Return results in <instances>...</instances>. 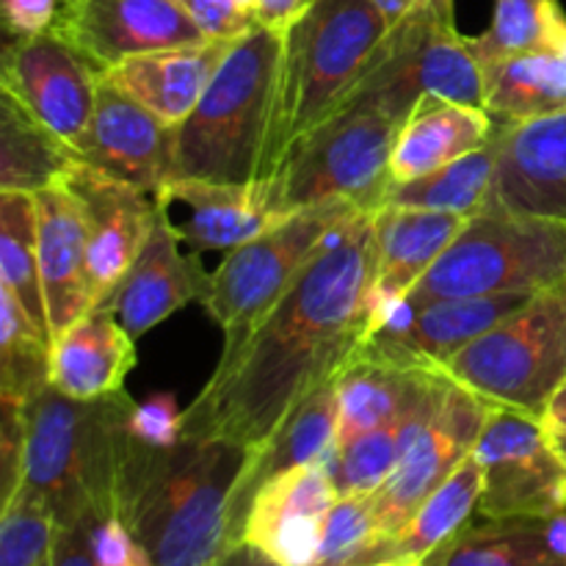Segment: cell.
Masks as SVG:
<instances>
[{"label": "cell", "mask_w": 566, "mask_h": 566, "mask_svg": "<svg viewBox=\"0 0 566 566\" xmlns=\"http://www.w3.org/2000/svg\"><path fill=\"white\" fill-rule=\"evenodd\" d=\"M92 556L97 566H155L142 542L119 517L92 525Z\"/></svg>", "instance_id": "obj_40"}, {"label": "cell", "mask_w": 566, "mask_h": 566, "mask_svg": "<svg viewBox=\"0 0 566 566\" xmlns=\"http://www.w3.org/2000/svg\"><path fill=\"white\" fill-rule=\"evenodd\" d=\"M81 155L0 92V191L39 193L64 182Z\"/></svg>", "instance_id": "obj_30"}, {"label": "cell", "mask_w": 566, "mask_h": 566, "mask_svg": "<svg viewBox=\"0 0 566 566\" xmlns=\"http://www.w3.org/2000/svg\"><path fill=\"white\" fill-rule=\"evenodd\" d=\"M160 219L197 252H232L291 219L263 182H210L175 177L155 193Z\"/></svg>", "instance_id": "obj_14"}, {"label": "cell", "mask_w": 566, "mask_h": 566, "mask_svg": "<svg viewBox=\"0 0 566 566\" xmlns=\"http://www.w3.org/2000/svg\"><path fill=\"white\" fill-rule=\"evenodd\" d=\"M97 520H81L55 528L53 566H97L92 556V525Z\"/></svg>", "instance_id": "obj_42"}, {"label": "cell", "mask_w": 566, "mask_h": 566, "mask_svg": "<svg viewBox=\"0 0 566 566\" xmlns=\"http://www.w3.org/2000/svg\"><path fill=\"white\" fill-rule=\"evenodd\" d=\"M182 420H186V409L177 407V398L171 392H160L149 401L136 403L133 431L144 446L171 448L182 440Z\"/></svg>", "instance_id": "obj_38"}, {"label": "cell", "mask_w": 566, "mask_h": 566, "mask_svg": "<svg viewBox=\"0 0 566 566\" xmlns=\"http://www.w3.org/2000/svg\"><path fill=\"white\" fill-rule=\"evenodd\" d=\"M337 429H340V396H337V376H332L282 420L280 429L258 451L249 453L230 501V547L241 542V525L254 492L285 470L329 462L337 448Z\"/></svg>", "instance_id": "obj_20"}, {"label": "cell", "mask_w": 566, "mask_h": 566, "mask_svg": "<svg viewBox=\"0 0 566 566\" xmlns=\"http://www.w3.org/2000/svg\"><path fill=\"white\" fill-rule=\"evenodd\" d=\"M64 186L77 199L86 230L94 307H105L147 243L158 221V205L153 193L116 180L83 160L72 166Z\"/></svg>", "instance_id": "obj_13"}, {"label": "cell", "mask_w": 566, "mask_h": 566, "mask_svg": "<svg viewBox=\"0 0 566 566\" xmlns=\"http://www.w3.org/2000/svg\"><path fill=\"white\" fill-rule=\"evenodd\" d=\"M205 39H241L254 25V14L238 0H177Z\"/></svg>", "instance_id": "obj_39"}, {"label": "cell", "mask_w": 566, "mask_h": 566, "mask_svg": "<svg viewBox=\"0 0 566 566\" xmlns=\"http://www.w3.org/2000/svg\"><path fill=\"white\" fill-rule=\"evenodd\" d=\"M335 501L337 490L326 462L285 470L254 492L241 542L282 566H315Z\"/></svg>", "instance_id": "obj_16"}, {"label": "cell", "mask_w": 566, "mask_h": 566, "mask_svg": "<svg viewBox=\"0 0 566 566\" xmlns=\"http://www.w3.org/2000/svg\"><path fill=\"white\" fill-rule=\"evenodd\" d=\"M99 70L59 33L9 39L0 59V92L70 144L77 155L86 144L97 105ZM83 160V158H81Z\"/></svg>", "instance_id": "obj_12"}, {"label": "cell", "mask_w": 566, "mask_h": 566, "mask_svg": "<svg viewBox=\"0 0 566 566\" xmlns=\"http://www.w3.org/2000/svg\"><path fill=\"white\" fill-rule=\"evenodd\" d=\"M407 119V111L381 94L354 88L352 97L287 155L271 180L280 208L296 213L329 199H348L368 213L385 208L392 188V149Z\"/></svg>", "instance_id": "obj_6"}, {"label": "cell", "mask_w": 566, "mask_h": 566, "mask_svg": "<svg viewBox=\"0 0 566 566\" xmlns=\"http://www.w3.org/2000/svg\"><path fill=\"white\" fill-rule=\"evenodd\" d=\"M238 3H241L243 9H249L254 14V6H258V0H238Z\"/></svg>", "instance_id": "obj_50"}, {"label": "cell", "mask_w": 566, "mask_h": 566, "mask_svg": "<svg viewBox=\"0 0 566 566\" xmlns=\"http://www.w3.org/2000/svg\"><path fill=\"white\" fill-rule=\"evenodd\" d=\"M495 155L490 208L566 219V111L497 125Z\"/></svg>", "instance_id": "obj_18"}, {"label": "cell", "mask_w": 566, "mask_h": 566, "mask_svg": "<svg viewBox=\"0 0 566 566\" xmlns=\"http://www.w3.org/2000/svg\"><path fill=\"white\" fill-rule=\"evenodd\" d=\"M0 11L6 33L11 39H28L53 31L61 0H0Z\"/></svg>", "instance_id": "obj_41"}, {"label": "cell", "mask_w": 566, "mask_h": 566, "mask_svg": "<svg viewBox=\"0 0 566 566\" xmlns=\"http://www.w3.org/2000/svg\"><path fill=\"white\" fill-rule=\"evenodd\" d=\"M235 42L238 39H205L186 48L133 55L99 72V77L166 125L180 127L199 105L205 88Z\"/></svg>", "instance_id": "obj_21"}, {"label": "cell", "mask_w": 566, "mask_h": 566, "mask_svg": "<svg viewBox=\"0 0 566 566\" xmlns=\"http://www.w3.org/2000/svg\"><path fill=\"white\" fill-rule=\"evenodd\" d=\"M525 293H495V296L437 298L415 307L412 318L392 335H363V346L385 354L403 365L446 368L462 348L501 324L509 313L528 302Z\"/></svg>", "instance_id": "obj_22"}, {"label": "cell", "mask_w": 566, "mask_h": 566, "mask_svg": "<svg viewBox=\"0 0 566 566\" xmlns=\"http://www.w3.org/2000/svg\"><path fill=\"white\" fill-rule=\"evenodd\" d=\"M545 9L547 0H495L492 25L481 36H470L481 66L545 50Z\"/></svg>", "instance_id": "obj_36"}, {"label": "cell", "mask_w": 566, "mask_h": 566, "mask_svg": "<svg viewBox=\"0 0 566 566\" xmlns=\"http://www.w3.org/2000/svg\"><path fill=\"white\" fill-rule=\"evenodd\" d=\"M434 368L403 365L359 343L337 374L340 396V429L337 446L390 423Z\"/></svg>", "instance_id": "obj_28"}, {"label": "cell", "mask_w": 566, "mask_h": 566, "mask_svg": "<svg viewBox=\"0 0 566 566\" xmlns=\"http://www.w3.org/2000/svg\"><path fill=\"white\" fill-rule=\"evenodd\" d=\"M473 457L484 475V520H551L566 512V468L534 415L492 409Z\"/></svg>", "instance_id": "obj_10"}, {"label": "cell", "mask_w": 566, "mask_h": 566, "mask_svg": "<svg viewBox=\"0 0 566 566\" xmlns=\"http://www.w3.org/2000/svg\"><path fill=\"white\" fill-rule=\"evenodd\" d=\"M136 337L119 324L114 307H94L53 343L50 381L77 401L114 396L136 368Z\"/></svg>", "instance_id": "obj_24"}, {"label": "cell", "mask_w": 566, "mask_h": 566, "mask_svg": "<svg viewBox=\"0 0 566 566\" xmlns=\"http://www.w3.org/2000/svg\"><path fill=\"white\" fill-rule=\"evenodd\" d=\"M249 451L221 437H182L171 448L138 440L116 517L155 566H213L230 547V501Z\"/></svg>", "instance_id": "obj_2"}, {"label": "cell", "mask_w": 566, "mask_h": 566, "mask_svg": "<svg viewBox=\"0 0 566 566\" xmlns=\"http://www.w3.org/2000/svg\"><path fill=\"white\" fill-rule=\"evenodd\" d=\"M495 138L486 147L431 171V175L418 177L409 182H396L387 191L385 205L415 210H434V213L473 216L484 213L492 202L495 191Z\"/></svg>", "instance_id": "obj_31"}, {"label": "cell", "mask_w": 566, "mask_h": 566, "mask_svg": "<svg viewBox=\"0 0 566 566\" xmlns=\"http://www.w3.org/2000/svg\"><path fill=\"white\" fill-rule=\"evenodd\" d=\"M213 566H282V564H276L274 558H269L263 551H258V547L247 545V542H238V545L227 547Z\"/></svg>", "instance_id": "obj_45"}, {"label": "cell", "mask_w": 566, "mask_h": 566, "mask_svg": "<svg viewBox=\"0 0 566 566\" xmlns=\"http://www.w3.org/2000/svg\"><path fill=\"white\" fill-rule=\"evenodd\" d=\"M374 271L376 221L359 213L235 346L221 348L213 376L188 403L182 437H221L258 451L359 346Z\"/></svg>", "instance_id": "obj_1"}, {"label": "cell", "mask_w": 566, "mask_h": 566, "mask_svg": "<svg viewBox=\"0 0 566 566\" xmlns=\"http://www.w3.org/2000/svg\"><path fill=\"white\" fill-rule=\"evenodd\" d=\"M175 136L177 127L166 125L99 77L97 105L81 158L155 197L175 180Z\"/></svg>", "instance_id": "obj_17"}, {"label": "cell", "mask_w": 566, "mask_h": 566, "mask_svg": "<svg viewBox=\"0 0 566 566\" xmlns=\"http://www.w3.org/2000/svg\"><path fill=\"white\" fill-rule=\"evenodd\" d=\"M542 426H545L547 442H551V448L556 451V457L562 459V464L566 468V426L547 423V420H542Z\"/></svg>", "instance_id": "obj_49"}, {"label": "cell", "mask_w": 566, "mask_h": 566, "mask_svg": "<svg viewBox=\"0 0 566 566\" xmlns=\"http://www.w3.org/2000/svg\"><path fill=\"white\" fill-rule=\"evenodd\" d=\"M390 22L370 0H313L282 36L265 180L365 81Z\"/></svg>", "instance_id": "obj_4"}, {"label": "cell", "mask_w": 566, "mask_h": 566, "mask_svg": "<svg viewBox=\"0 0 566 566\" xmlns=\"http://www.w3.org/2000/svg\"><path fill=\"white\" fill-rule=\"evenodd\" d=\"M566 282V219L490 208L473 216L409 293L415 307L437 298L534 293Z\"/></svg>", "instance_id": "obj_7"}, {"label": "cell", "mask_w": 566, "mask_h": 566, "mask_svg": "<svg viewBox=\"0 0 566 566\" xmlns=\"http://www.w3.org/2000/svg\"><path fill=\"white\" fill-rule=\"evenodd\" d=\"M61 3H64V0H61Z\"/></svg>", "instance_id": "obj_51"}, {"label": "cell", "mask_w": 566, "mask_h": 566, "mask_svg": "<svg viewBox=\"0 0 566 566\" xmlns=\"http://www.w3.org/2000/svg\"><path fill=\"white\" fill-rule=\"evenodd\" d=\"M376 221V271L370 298H409L470 219L385 205Z\"/></svg>", "instance_id": "obj_25"}, {"label": "cell", "mask_w": 566, "mask_h": 566, "mask_svg": "<svg viewBox=\"0 0 566 566\" xmlns=\"http://www.w3.org/2000/svg\"><path fill=\"white\" fill-rule=\"evenodd\" d=\"M53 343L28 318L9 287L0 285V398L25 403L50 381Z\"/></svg>", "instance_id": "obj_34"}, {"label": "cell", "mask_w": 566, "mask_h": 566, "mask_svg": "<svg viewBox=\"0 0 566 566\" xmlns=\"http://www.w3.org/2000/svg\"><path fill=\"white\" fill-rule=\"evenodd\" d=\"M381 542L370 495H340L326 517L315 566H363Z\"/></svg>", "instance_id": "obj_37"}, {"label": "cell", "mask_w": 566, "mask_h": 566, "mask_svg": "<svg viewBox=\"0 0 566 566\" xmlns=\"http://www.w3.org/2000/svg\"><path fill=\"white\" fill-rule=\"evenodd\" d=\"M359 213L368 210L348 199L310 205L274 230L227 252L202 296L208 315L224 332V348L235 346Z\"/></svg>", "instance_id": "obj_9"}, {"label": "cell", "mask_w": 566, "mask_h": 566, "mask_svg": "<svg viewBox=\"0 0 566 566\" xmlns=\"http://www.w3.org/2000/svg\"><path fill=\"white\" fill-rule=\"evenodd\" d=\"M310 6H313V0H258L254 22L271 28V31L285 33Z\"/></svg>", "instance_id": "obj_43"}, {"label": "cell", "mask_w": 566, "mask_h": 566, "mask_svg": "<svg viewBox=\"0 0 566 566\" xmlns=\"http://www.w3.org/2000/svg\"><path fill=\"white\" fill-rule=\"evenodd\" d=\"M423 566H566L547 542L545 520H484L468 525Z\"/></svg>", "instance_id": "obj_32"}, {"label": "cell", "mask_w": 566, "mask_h": 566, "mask_svg": "<svg viewBox=\"0 0 566 566\" xmlns=\"http://www.w3.org/2000/svg\"><path fill=\"white\" fill-rule=\"evenodd\" d=\"M370 3H374L376 9L387 17V22H390V25H396V22L403 20V17H407L409 11L420 3V0H370Z\"/></svg>", "instance_id": "obj_47"}, {"label": "cell", "mask_w": 566, "mask_h": 566, "mask_svg": "<svg viewBox=\"0 0 566 566\" xmlns=\"http://www.w3.org/2000/svg\"><path fill=\"white\" fill-rule=\"evenodd\" d=\"M53 33L99 72L133 55L205 42L177 0H64Z\"/></svg>", "instance_id": "obj_15"}, {"label": "cell", "mask_w": 566, "mask_h": 566, "mask_svg": "<svg viewBox=\"0 0 566 566\" xmlns=\"http://www.w3.org/2000/svg\"><path fill=\"white\" fill-rule=\"evenodd\" d=\"M133 412L136 401L125 390L77 401L53 381L22 403L20 486L48 503L55 523L116 517L127 462L138 446Z\"/></svg>", "instance_id": "obj_3"}, {"label": "cell", "mask_w": 566, "mask_h": 566, "mask_svg": "<svg viewBox=\"0 0 566 566\" xmlns=\"http://www.w3.org/2000/svg\"><path fill=\"white\" fill-rule=\"evenodd\" d=\"M495 403L484 401L448 374V385L423 429L412 437L390 479L370 492L381 539L398 534L431 492L473 453Z\"/></svg>", "instance_id": "obj_11"}, {"label": "cell", "mask_w": 566, "mask_h": 566, "mask_svg": "<svg viewBox=\"0 0 566 566\" xmlns=\"http://www.w3.org/2000/svg\"><path fill=\"white\" fill-rule=\"evenodd\" d=\"M545 50L566 66V14L558 0H547L545 9Z\"/></svg>", "instance_id": "obj_44"}, {"label": "cell", "mask_w": 566, "mask_h": 566, "mask_svg": "<svg viewBox=\"0 0 566 566\" xmlns=\"http://www.w3.org/2000/svg\"><path fill=\"white\" fill-rule=\"evenodd\" d=\"M542 420H547V423H558V426H566V381L562 387L556 390V396L551 398V403H547L545 415H542Z\"/></svg>", "instance_id": "obj_48"}, {"label": "cell", "mask_w": 566, "mask_h": 566, "mask_svg": "<svg viewBox=\"0 0 566 566\" xmlns=\"http://www.w3.org/2000/svg\"><path fill=\"white\" fill-rule=\"evenodd\" d=\"M0 285L9 287L28 318L50 340L48 307L39 276L36 199L25 191H0Z\"/></svg>", "instance_id": "obj_33"}, {"label": "cell", "mask_w": 566, "mask_h": 566, "mask_svg": "<svg viewBox=\"0 0 566 566\" xmlns=\"http://www.w3.org/2000/svg\"><path fill=\"white\" fill-rule=\"evenodd\" d=\"M446 370L484 401L542 420L566 381V282L534 293Z\"/></svg>", "instance_id": "obj_8"}, {"label": "cell", "mask_w": 566, "mask_h": 566, "mask_svg": "<svg viewBox=\"0 0 566 566\" xmlns=\"http://www.w3.org/2000/svg\"><path fill=\"white\" fill-rule=\"evenodd\" d=\"M545 531H547V542H551L553 551H556L558 556L566 562V512L545 520Z\"/></svg>", "instance_id": "obj_46"}, {"label": "cell", "mask_w": 566, "mask_h": 566, "mask_svg": "<svg viewBox=\"0 0 566 566\" xmlns=\"http://www.w3.org/2000/svg\"><path fill=\"white\" fill-rule=\"evenodd\" d=\"M285 33L254 22L175 136V177L263 182Z\"/></svg>", "instance_id": "obj_5"}, {"label": "cell", "mask_w": 566, "mask_h": 566, "mask_svg": "<svg viewBox=\"0 0 566 566\" xmlns=\"http://www.w3.org/2000/svg\"><path fill=\"white\" fill-rule=\"evenodd\" d=\"M208 282L210 274H205L197 260L180 252V241L158 213L147 243L108 307H114L119 324L138 340L193 298L202 302Z\"/></svg>", "instance_id": "obj_23"}, {"label": "cell", "mask_w": 566, "mask_h": 566, "mask_svg": "<svg viewBox=\"0 0 566 566\" xmlns=\"http://www.w3.org/2000/svg\"><path fill=\"white\" fill-rule=\"evenodd\" d=\"M497 122L484 108L423 97L398 133L390 171L396 182L431 175L495 138Z\"/></svg>", "instance_id": "obj_26"}, {"label": "cell", "mask_w": 566, "mask_h": 566, "mask_svg": "<svg viewBox=\"0 0 566 566\" xmlns=\"http://www.w3.org/2000/svg\"><path fill=\"white\" fill-rule=\"evenodd\" d=\"M484 111L497 125L542 119L566 111V66L547 50L484 66Z\"/></svg>", "instance_id": "obj_29"}, {"label": "cell", "mask_w": 566, "mask_h": 566, "mask_svg": "<svg viewBox=\"0 0 566 566\" xmlns=\"http://www.w3.org/2000/svg\"><path fill=\"white\" fill-rule=\"evenodd\" d=\"M481 490L484 475L470 453L398 534L387 536L370 551L363 566H423L446 551L468 528L473 514H479Z\"/></svg>", "instance_id": "obj_27"}, {"label": "cell", "mask_w": 566, "mask_h": 566, "mask_svg": "<svg viewBox=\"0 0 566 566\" xmlns=\"http://www.w3.org/2000/svg\"><path fill=\"white\" fill-rule=\"evenodd\" d=\"M33 199H36L39 276H42L44 307H48L50 343H55L88 310H94L86 230H83L77 199L64 182L33 193Z\"/></svg>", "instance_id": "obj_19"}, {"label": "cell", "mask_w": 566, "mask_h": 566, "mask_svg": "<svg viewBox=\"0 0 566 566\" xmlns=\"http://www.w3.org/2000/svg\"><path fill=\"white\" fill-rule=\"evenodd\" d=\"M0 512V566H53L59 523L48 503L20 486Z\"/></svg>", "instance_id": "obj_35"}]
</instances>
